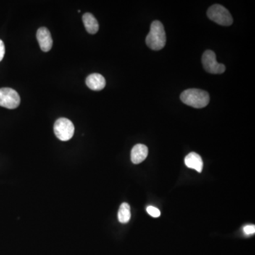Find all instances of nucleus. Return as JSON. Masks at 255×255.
I'll return each instance as SVG.
<instances>
[{
  "label": "nucleus",
  "mask_w": 255,
  "mask_h": 255,
  "mask_svg": "<svg viewBox=\"0 0 255 255\" xmlns=\"http://www.w3.org/2000/svg\"><path fill=\"white\" fill-rule=\"evenodd\" d=\"M207 15L211 20L221 26H230L233 22L231 14L220 4H214L209 8Z\"/></svg>",
  "instance_id": "3"
},
{
  "label": "nucleus",
  "mask_w": 255,
  "mask_h": 255,
  "mask_svg": "<svg viewBox=\"0 0 255 255\" xmlns=\"http://www.w3.org/2000/svg\"><path fill=\"white\" fill-rule=\"evenodd\" d=\"M54 133L58 139L67 141L73 137L75 127L69 119L61 118L54 124Z\"/></svg>",
  "instance_id": "4"
},
{
  "label": "nucleus",
  "mask_w": 255,
  "mask_h": 255,
  "mask_svg": "<svg viewBox=\"0 0 255 255\" xmlns=\"http://www.w3.org/2000/svg\"><path fill=\"white\" fill-rule=\"evenodd\" d=\"M203 67L206 72L211 74H222L225 72L224 64H219L216 61V56L214 51H205L202 56Z\"/></svg>",
  "instance_id": "6"
},
{
  "label": "nucleus",
  "mask_w": 255,
  "mask_h": 255,
  "mask_svg": "<svg viewBox=\"0 0 255 255\" xmlns=\"http://www.w3.org/2000/svg\"><path fill=\"white\" fill-rule=\"evenodd\" d=\"M4 54H5V46H4V42L0 40V62L4 58Z\"/></svg>",
  "instance_id": "15"
},
{
  "label": "nucleus",
  "mask_w": 255,
  "mask_h": 255,
  "mask_svg": "<svg viewBox=\"0 0 255 255\" xmlns=\"http://www.w3.org/2000/svg\"><path fill=\"white\" fill-rule=\"evenodd\" d=\"M186 166L189 168L193 169L201 173L203 170V160L201 157L196 153H190L185 159Z\"/></svg>",
  "instance_id": "10"
},
{
  "label": "nucleus",
  "mask_w": 255,
  "mask_h": 255,
  "mask_svg": "<svg viewBox=\"0 0 255 255\" xmlns=\"http://www.w3.org/2000/svg\"><path fill=\"white\" fill-rule=\"evenodd\" d=\"M148 155V148L146 145L137 144L133 147L131 151V161L133 164H140L146 159Z\"/></svg>",
  "instance_id": "9"
},
{
  "label": "nucleus",
  "mask_w": 255,
  "mask_h": 255,
  "mask_svg": "<svg viewBox=\"0 0 255 255\" xmlns=\"http://www.w3.org/2000/svg\"><path fill=\"white\" fill-rule=\"evenodd\" d=\"M166 33L164 26L159 21L152 23L151 30L146 37V44L152 50L159 51L166 44Z\"/></svg>",
  "instance_id": "2"
},
{
  "label": "nucleus",
  "mask_w": 255,
  "mask_h": 255,
  "mask_svg": "<svg viewBox=\"0 0 255 255\" xmlns=\"http://www.w3.org/2000/svg\"><path fill=\"white\" fill-rule=\"evenodd\" d=\"M36 37L42 51L44 52H48L52 48V36H51L49 30L46 27H41L38 29Z\"/></svg>",
  "instance_id": "7"
},
{
  "label": "nucleus",
  "mask_w": 255,
  "mask_h": 255,
  "mask_svg": "<svg viewBox=\"0 0 255 255\" xmlns=\"http://www.w3.org/2000/svg\"><path fill=\"white\" fill-rule=\"evenodd\" d=\"M86 85L90 90L100 91L106 86V80L99 73L91 74L87 77Z\"/></svg>",
  "instance_id": "8"
},
{
  "label": "nucleus",
  "mask_w": 255,
  "mask_h": 255,
  "mask_svg": "<svg viewBox=\"0 0 255 255\" xmlns=\"http://www.w3.org/2000/svg\"><path fill=\"white\" fill-rule=\"evenodd\" d=\"M147 212L153 218H158L161 214L160 211L154 206H148L147 208Z\"/></svg>",
  "instance_id": "13"
},
{
  "label": "nucleus",
  "mask_w": 255,
  "mask_h": 255,
  "mask_svg": "<svg viewBox=\"0 0 255 255\" xmlns=\"http://www.w3.org/2000/svg\"><path fill=\"white\" fill-rule=\"evenodd\" d=\"M84 25L88 33L91 34H95L99 31V26L96 18L94 17L93 14L90 13H86L82 17Z\"/></svg>",
  "instance_id": "11"
},
{
  "label": "nucleus",
  "mask_w": 255,
  "mask_h": 255,
  "mask_svg": "<svg viewBox=\"0 0 255 255\" xmlns=\"http://www.w3.org/2000/svg\"><path fill=\"white\" fill-rule=\"evenodd\" d=\"M20 101V96L15 90L6 87L0 89V106L14 109L19 106Z\"/></svg>",
  "instance_id": "5"
},
{
  "label": "nucleus",
  "mask_w": 255,
  "mask_h": 255,
  "mask_svg": "<svg viewBox=\"0 0 255 255\" xmlns=\"http://www.w3.org/2000/svg\"><path fill=\"white\" fill-rule=\"evenodd\" d=\"M130 217H131V214H130V207L128 203H122L118 213L119 222L124 224L127 223L130 221Z\"/></svg>",
  "instance_id": "12"
},
{
  "label": "nucleus",
  "mask_w": 255,
  "mask_h": 255,
  "mask_svg": "<svg viewBox=\"0 0 255 255\" xmlns=\"http://www.w3.org/2000/svg\"><path fill=\"white\" fill-rule=\"evenodd\" d=\"M180 99L184 104L201 109L209 104L210 96L207 92L198 89H189L182 93Z\"/></svg>",
  "instance_id": "1"
},
{
  "label": "nucleus",
  "mask_w": 255,
  "mask_h": 255,
  "mask_svg": "<svg viewBox=\"0 0 255 255\" xmlns=\"http://www.w3.org/2000/svg\"><path fill=\"white\" fill-rule=\"evenodd\" d=\"M243 230L246 235H252L255 232V226L254 225H246V226L244 227Z\"/></svg>",
  "instance_id": "14"
}]
</instances>
